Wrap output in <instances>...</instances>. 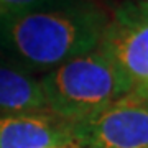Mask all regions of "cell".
<instances>
[{
	"instance_id": "cell-1",
	"label": "cell",
	"mask_w": 148,
	"mask_h": 148,
	"mask_svg": "<svg viewBox=\"0 0 148 148\" xmlns=\"http://www.w3.org/2000/svg\"><path fill=\"white\" fill-rule=\"evenodd\" d=\"M109 15L86 2L58 0L0 16V53L32 73L51 71L99 48Z\"/></svg>"
},
{
	"instance_id": "cell-2",
	"label": "cell",
	"mask_w": 148,
	"mask_h": 148,
	"mask_svg": "<svg viewBox=\"0 0 148 148\" xmlns=\"http://www.w3.org/2000/svg\"><path fill=\"white\" fill-rule=\"evenodd\" d=\"M40 84L46 109L69 123L132 92L123 74L99 48L45 73Z\"/></svg>"
},
{
	"instance_id": "cell-3",
	"label": "cell",
	"mask_w": 148,
	"mask_h": 148,
	"mask_svg": "<svg viewBox=\"0 0 148 148\" xmlns=\"http://www.w3.org/2000/svg\"><path fill=\"white\" fill-rule=\"evenodd\" d=\"M71 148H148V99L127 92L71 123Z\"/></svg>"
},
{
	"instance_id": "cell-4",
	"label": "cell",
	"mask_w": 148,
	"mask_h": 148,
	"mask_svg": "<svg viewBox=\"0 0 148 148\" xmlns=\"http://www.w3.org/2000/svg\"><path fill=\"white\" fill-rule=\"evenodd\" d=\"M99 49L128 81L132 92L148 84V10L135 2L109 16Z\"/></svg>"
},
{
	"instance_id": "cell-5",
	"label": "cell",
	"mask_w": 148,
	"mask_h": 148,
	"mask_svg": "<svg viewBox=\"0 0 148 148\" xmlns=\"http://www.w3.org/2000/svg\"><path fill=\"white\" fill-rule=\"evenodd\" d=\"M71 148V123L48 109L0 114V148Z\"/></svg>"
},
{
	"instance_id": "cell-6",
	"label": "cell",
	"mask_w": 148,
	"mask_h": 148,
	"mask_svg": "<svg viewBox=\"0 0 148 148\" xmlns=\"http://www.w3.org/2000/svg\"><path fill=\"white\" fill-rule=\"evenodd\" d=\"M45 97L35 73L0 53V114L43 110Z\"/></svg>"
},
{
	"instance_id": "cell-7",
	"label": "cell",
	"mask_w": 148,
	"mask_h": 148,
	"mask_svg": "<svg viewBox=\"0 0 148 148\" xmlns=\"http://www.w3.org/2000/svg\"><path fill=\"white\" fill-rule=\"evenodd\" d=\"M53 2L56 0H0V16L23 13V12L33 10V8L53 3Z\"/></svg>"
},
{
	"instance_id": "cell-8",
	"label": "cell",
	"mask_w": 148,
	"mask_h": 148,
	"mask_svg": "<svg viewBox=\"0 0 148 148\" xmlns=\"http://www.w3.org/2000/svg\"><path fill=\"white\" fill-rule=\"evenodd\" d=\"M137 94H138V95H142V97H145V99H148V84L145 86L143 89L137 90Z\"/></svg>"
},
{
	"instance_id": "cell-9",
	"label": "cell",
	"mask_w": 148,
	"mask_h": 148,
	"mask_svg": "<svg viewBox=\"0 0 148 148\" xmlns=\"http://www.w3.org/2000/svg\"><path fill=\"white\" fill-rule=\"evenodd\" d=\"M135 3H138V5L143 7L145 10H148V0H135Z\"/></svg>"
},
{
	"instance_id": "cell-10",
	"label": "cell",
	"mask_w": 148,
	"mask_h": 148,
	"mask_svg": "<svg viewBox=\"0 0 148 148\" xmlns=\"http://www.w3.org/2000/svg\"><path fill=\"white\" fill-rule=\"evenodd\" d=\"M51 148H69V147H51Z\"/></svg>"
}]
</instances>
